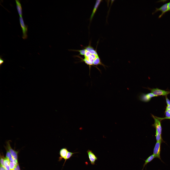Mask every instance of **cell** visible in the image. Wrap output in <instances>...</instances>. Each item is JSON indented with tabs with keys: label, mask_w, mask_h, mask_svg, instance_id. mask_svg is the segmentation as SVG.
<instances>
[{
	"label": "cell",
	"mask_w": 170,
	"mask_h": 170,
	"mask_svg": "<svg viewBox=\"0 0 170 170\" xmlns=\"http://www.w3.org/2000/svg\"><path fill=\"white\" fill-rule=\"evenodd\" d=\"M5 89H4L2 87V85L0 84V100L1 101V99L2 96L6 94Z\"/></svg>",
	"instance_id": "9"
},
{
	"label": "cell",
	"mask_w": 170,
	"mask_h": 170,
	"mask_svg": "<svg viewBox=\"0 0 170 170\" xmlns=\"http://www.w3.org/2000/svg\"><path fill=\"white\" fill-rule=\"evenodd\" d=\"M29 29L30 36L34 46L33 56L35 59H39L41 56L40 49L41 39L37 37L33 25H29Z\"/></svg>",
	"instance_id": "1"
},
{
	"label": "cell",
	"mask_w": 170,
	"mask_h": 170,
	"mask_svg": "<svg viewBox=\"0 0 170 170\" xmlns=\"http://www.w3.org/2000/svg\"><path fill=\"white\" fill-rule=\"evenodd\" d=\"M136 80L135 78L129 75L127 83L128 87H129L136 82Z\"/></svg>",
	"instance_id": "7"
},
{
	"label": "cell",
	"mask_w": 170,
	"mask_h": 170,
	"mask_svg": "<svg viewBox=\"0 0 170 170\" xmlns=\"http://www.w3.org/2000/svg\"><path fill=\"white\" fill-rule=\"evenodd\" d=\"M128 87H129L130 89L134 93L139 94L141 90L136 82Z\"/></svg>",
	"instance_id": "5"
},
{
	"label": "cell",
	"mask_w": 170,
	"mask_h": 170,
	"mask_svg": "<svg viewBox=\"0 0 170 170\" xmlns=\"http://www.w3.org/2000/svg\"><path fill=\"white\" fill-rule=\"evenodd\" d=\"M128 76V74H127L115 76L119 78L121 82L124 83H127Z\"/></svg>",
	"instance_id": "6"
},
{
	"label": "cell",
	"mask_w": 170,
	"mask_h": 170,
	"mask_svg": "<svg viewBox=\"0 0 170 170\" xmlns=\"http://www.w3.org/2000/svg\"><path fill=\"white\" fill-rule=\"evenodd\" d=\"M153 0H145L141 10L138 19L135 27V32L137 31L141 21Z\"/></svg>",
	"instance_id": "2"
},
{
	"label": "cell",
	"mask_w": 170,
	"mask_h": 170,
	"mask_svg": "<svg viewBox=\"0 0 170 170\" xmlns=\"http://www.w3.org/2000/svg\"><path fill=\"white\" fill-rule=\"evenodd\" d=\"M140 98H144L145 99L147 98L150 97L154 99L158 102V100L159 99L153 95L152 93L151 89L149 87L148 85L146 86L143 89H142L139 94ZM142 99L148 105L149 104L145 100Z\"/></svg>",
	"instance_id": "4"
},
{
	"label": "cell",
	"mask_w": 170,
	"mask_h": 170,
	"mask_svg": "<svg viewBox=\"0 0 170 170\" xmlns=\"http://www.w3.org/2000/svg\"><path fill=\"white\" fill-rule=\"evenodd\" d=\"M128 74L129 75L134 77L135 76L140 74L141 73L138 70L133 68L129 71Z\"/></svg>",
	"instance_id": "8"
},
{
	"label": "cell",
	"mask_w": 170,
	"mask_h": 170,
	"mask_svg": "<svg viewBox=\"0 0 170 170\" xmlns=\"http://www.w3.org/2000/svg\"><path fill=\"white\" fill-rule=\"evenodd\" d=\"M25 14L30 25H33V14L32 8L29 0H23Z\"/></svg>",
	"instance_id": "3"
}]
</instances>
